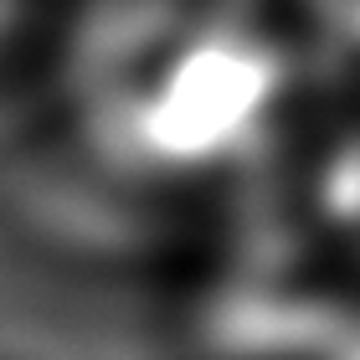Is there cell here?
I'll return each instance as SVG.
<instances>
[{"label":"cell","instance_id":"obj_1","mask_svg":"<svg viewBox=\"0 0 360 360\" xmlns=\"http://www.w3.org/2000/svg\"><path fill=\"white\" fill-rule=\"evenodd\" d=\"M31 21H37V0H0V68L15 57V46L26 41Z\"/></svg>","mask_w":360,"mask_h":360}]
</instances>
